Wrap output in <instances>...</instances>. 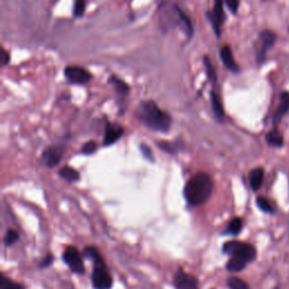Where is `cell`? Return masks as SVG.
Returning a JSON list of instances; mask_svg holds the SVG:
<instances>
[{
    "mask_svg": "<svg viewBox=\"0 0 289 289\" xmlns=\"http://www.w3.org/2000/svg\"><path fill=\"white\" fill-rule=\"evenodd\" d=\"M97 144L93 140L85 142L83 145V147H81V153L85 154V155H90V154H94L95 152L97 150Z\"/></svg>",
    "mask_w": 289,
    "mask_h": 289,
    "instance_id": "83f0119b",
    "label": "cell"
},
{
    "mask_svg": "<svg viewBox=\"0 0 289 289\" xmlns=\"http://www.w3.org/2000/svg\"><path fill=\"white\" fill-rule=\"evenodd\" d=\"M227 286L230 289H250L249 285L243 279L237 277H230L227 279Z\"/></svg>",
    "mask_w": 289,
    "mask_h": 289,
    "instance_id": "7402d4cb",
    "label": "cell"
},
{
    "mask_svg": "<svg viewBox=\"0 0 289 289\" xmlns=\"http://www.w3.org/2000/svg\"><path fill=\"white\" fill-rule=\"evenodd\" d=\"M158 147L161 148L162 150H165V152L170 153V154H174L176 148L174 147V145H172L171 142H166V141H163V142H158Z\"/></svg>",
    "mask_w": 289,
    "mask_h": 289,
    "instance_id": "4dcf8cb0",
    "label": "cell"
},
{
    "mask_svg": "<svg viewBox=\"0 0 289 289\" xmlns=\"http://www.w3.org/2000/svg\"><path fill=\"white\" fill-rule=\"evenodd\" d=\"M276 40H277V36H276V34L273 31L265 29V31L260 33L256 45V57L259 64H262L266 61L267 54H268L270 49H273Z\"/></svg>",
    "mask_w": 289,
    "mask_h": 289,
    "instance_id": "5b68a950",
    "label": "cell"
},
{
    "mask_svg": "<svg viewBox=\"0 0 289 289\" xmlns=\"http://www.w3.org/2000/svg\"><path fill=\"white\" fill-rule=\"evenodd\" d=\"M224 1L225 0H215L213 10L207 12V19L209 20L217 37H221L222 26L226 19L225 10H224Z\"/></svg>",
    "mask_w": 289,
    "mask_h": 289,
    "instance_id": "8992f818",
    "label": "cell"
},
{
    "mask_svg": "<svg viewBox=\"0 0 289 289\" xmlns=\"http://www.w3.org/2000/svg\"><path fill=\"white\" fill-rule=\"evenodd\" d=\"M109 84H111L115 88L116 92L122 95H128L130 92V86H129L126 81L122 80L121 78H119L118 76L111 75L109 78Z\"/></svg>",
    "mask_w": 289,
    "mask_h": 289,
    "instance_id": "2e32d148",
    "label": "cell"
},
{
    "mask_svg": "<svg viewBox=\"0 0 289 289\" xmlns=\"http://www.w3.org/2000/svg\"><path fill=\"white\" fill-rule=\"evenodd\" d=\"M214 182L211 176L205 172L197 173L190 179L184 187V198L191 206H201L213 193Z\"/></svg>",
    "mask_w": 289,
    "mask_h": 289,
    "instance_id": "7a4b0ae2",
    "label": "cell"
},
{
    "mask_svg": "<svg viewBox=\"0 0 289 289\" xmlns=\"http://www.w3.org/2000/svg\"><path fill=\"white\" fill-rule=\"evenodd\" d=\"M247 265L248 262L244 261L243 259L237 257H231L226 265V268L228 271H231V273H239V271L243 270Z\"/></svg>",
    "mask_w": 289,
    "mask_h": 289,
    "instance_id": "ac0fdd59",
    "label": "cell"
},
{
    "mask_svg": "<svg viewBox=\"0 0 289 289\" xmlns=\"http://www.w3.org/2000/svg\"><path fill=\"white\" fill-rule=\"evenodd\" d=\"M52 263H53V257L49 253L44 259H43L42 262L40 263V267L41 268H47V267H50Z\"/></svg>",
    "mask_w": 289,
    "mask_h": 289,
    "instance_id": "1f68e13d",
    "label": "cell"
},
{
    "mask_svg": "<svg viewBox=\"0 0 289 289\" xmlns=\"http://www.w3.org/2000/svg\"><path fill=\"white\" fill-rule=\"evenodd\" d=\"M257 205L259 208H260L262 211H265V213H274V208L273 206H271L270 202L266 199V198L263 197H258L257 198Z\"/></svg>",
    "mask_w": 289,
    "mask_h": 289,
    "instance_id": "484cf974",
    "label": "cell"
},
{
    "mask_svg": "<svg viewBox=\"0 0 289 289\" xmlns=\"http://www.w3.org/2000/svg\"><path fill=\"white\" fill-rule=\"evenodd\" d=\"M135 115L144 126L154 131L167 132L172 126V116L152 100L140 102Z\"/></svg>",
    "mask_w": 289,
    "mask_h": 289,
    "instance_id": "6da1fadb",
    "label": "cell"
},
{
    "mask_svg": "<svg viewBox=\"0 0 289 289\" xmlns=\"http://www.w3.org/2000/svg\"><path fill=\"white\" fill-rule=\"evenodd\" d=\"M62 259L72 273L77 275L85 274L84 260L83 258H81V254L76 248L69 247L68 249H66V251L62 254Z\"/></svg>",
    "mask_w": 289,
    "mask_h": 289,
    "instance_id": "52a82bcc",
    "label": "cell"
},
{
    "mask_svg": "<svg viewBox=\"0 0 289 289\" xmlns=\"http://www.w3.org/2000/svg\"><path fill=\"white\" fill-rule=\"evenodd\" d=\"M0 287H1V289H25L20 284L5 277V276H2L1 277V284H0Z\"/></svg>",
    "mask_w": 289,
    "mask_h": 289,
    "instance_id": "603a6c76",
    "label": "cell"
},
{
    "mask_svg": "<svg viewBox=\"0 0 289 289\" xmlns=\"http://www.w3.org/2000/svg\"><path fill=\"white\" fill-rule=\"evenodd\" d=\"M266 140L270 146H273V147H282L284 145V138L277 130L270 131L268 135L266 136Z\"/></svg>",
    "mask_w": 289,
    "mask_h": 289,
    "instance_id": "ffe728a7",
    "label": "cell"
},
{
    "mask_svg": "<svg viewBox=\"0 0 289 289\" xmlns=\"http://www.w3.org/2000/svg\"><path fill=\"white\" fill-rule=\"evenodd\" d=\"M223 252L231 257L243 259L248 263L253 261L257 257V251L251 244L242 243L239 241H230L223 245Z\"/></svg>",
    "mask_w": 289,
    "mask_h": 289,
    "instance_id": "277c9868",
    "label": "cell"
},
{
    "mask_svg": "<svg viewBox=\"0 0 289 289\" xmlns=\"http://www.w3.org/2000/svg\"><path fill=\"white\" fill-rule=\"evenodd\" d=\"M64 154L62 146H50L44 149L42 154V159L47 167H54L61 161Z\"/></svg>",
    "mask_w": 289,
    "mask_h": 289,
    "instance_id": "30bf717a",
    "label": "cell"
},
{
    "mask_svg": "<svg viewBox=\"0 0 289 289\" xmlns=\"http://www.w3.org/2000/svg\"><path fill=\"white\" fill-rule=\"evenodd\" d=\"M243 228V222L242 219L236 217V218H233L231 223L228 224V226L225 231V234H230V235H237L240 234L241 231H242Z\"/></svg>",
    "mask_w": 289,
    "mask_h": 289,
    "instance_id": "d6986e66",
    "label": "cell"
},
{
    "mask_svg": "<svg viewBox=\"0 0 289 289\" xmlns=\"http://www.w3.org/2000/svg\"><path fill=\"white\" fill-rule=\"evenodd\" d=\"M288 111H289V93L285 92L282 94V96H280V104L275 113L274 122L279 123L280 120L283 119V116L286 114Z\"/></svg>",
    "mask_w": 289,
    "mask_h": 289,
    "instance_id": "4fadbf2b",
    "label": "cell"
},
{
    "mask_svg": "<svg viewBox=\"0 0 289 289\" xmlns=\"http://www.w3.org/2000/svg\"><path fill=\"white\" fill-rule=\"evenodd\" d=\"M225 3L232 14H236L240 7V0H225Z\"/></svg>",
    "mask_w": 289,
    "mask_h": 289,
    "instance_id": "f546056e",
    "label": "cell"
},
{
    "mask_svg": "<svg viewBox=\"0 0 289 289\" xmlns=\"http://www.w3.org/2000/svg\"><path fill=\"white\" fill-rule=\"evenodd\" d=\"M173 284L175 289H200L199 282L195 276L187 274L182 269H179L175 274Z\"/></svg>",
    "mask_w": 289,
    "mask_h": 289,
    "instance_id": "9c48e42d",
    "label": "cell"
},
{
    "mask_svg": "<svg viewBox=\"0 0 289 289\" xmlns=\"http://www.w3.org/2000/svg\"><path fill=\"white\" fill-rule=\"evenodd\" d=\"M202 60H204V66L206 69L207 77H208V79L211 81V83H216V81H217V74H216L215 68L213 66V62H211L210 58L208 57V55H205Z\"/></svg>",
    "mask_w": 289,
    "mask_h": 289,
    "instance_id": "44dd1931",
    "label": "cell"
},
{
    "mask_svg": "<svg viewBox=\"0 0 289 289\" xmlns=\"http://www.w3.org/2000/svg\"><path fill=\"white\" fill-rule=\"evenodd\" d=\"M84 257L86 259H88V260H92L93 262H95L98 259H101L102 256L101 253L98 252V250L95 248V247H87L84 250Z\"/></svg>",
    "mask_w": 289,
    "mask_h": 289,
    "instance_id": "d4e9b609",
    "label": "cell"
},
{
    "mask_svg": "<svg viewBox=\"0 0 289 289\" xmlns=\"http://www.w3.org/2000/svg\"><path fill=\"white\" fill-rule=\"evenodd\" d=\"M140 152H141L142 155H144V157L146 159H148V161H150V162H154L153 152H152V149H150L147 145L141 144L140 145Z\"/></svg>",
    "mask_w": 289,
    "mask_h": 289,
    "instance_id": "f1b7e54d",
    "label": "cell"
},
{
    "mask_svg": "<svg viewBox=\"0 0 289 289\" xmlns=\"http://www.w3.org/2000/svg\"><path fill=\"white\" fill-rule=\"evenodd\" d=\"M64 77L70 84L85 85L92 79V74L85 68L79 66H68L64 68Z\"/></svg>",
    "mask_w": 289,
    "mask_h": 289,
    "instance_id": "ba28073f",
    "label": "cell"
},
{
    "mask_svg": "<svg viewBox=\"0 0 289 289\" xmlns=\"http://www.w3.org/2000/svg\"><path fill=\"white\" fill-rule=\"evenodd\" d=\"M92 284L95 289H111L112 285H113V278H112L103 258L94 262Z\"/></svg>",
    "mask_w": 289,
    "mask_h": 289,
    "instance_id": "3957f363",
    "label": "cell"
},
{
    "mask_svg": "<svg viewBox=\"0 0 289 289\" xmlns=\"http://www.w3.org/2000/svg\"><path fill=\"white\" fill-rule=\"evenodd\" d=\"M219 54H221V59L224 63V66H225L228 70L234 72V74H237V72L240 71V67L235 61L234 55H233L232 49L230 46L224 45L221 49V52H219Z\"/></svg>",
    "mask_w": 289,
    "mask_h": 289,
    "instance_id": "7c38bea8",
    "label": "cell"
},
{
    "mask_svg": "<svg viewBox=\"0 0 289 289\" xmlns=\"http://www.w3.org/2000/svg\"><path fill=\"white\" fill-rule=\"evenodd\" d=\"M19 239V235L18 233L12 231V230H8L6 233V236H5V244L6 247H10V245L15 244L17 241Z\"/></svg>",
    "mask_w": 289,
    "mask_h": 289,
    "instance_id": "4316f807",
    "label": "cell"
},
{
    "mask_svg": "<svg viewBox=\"0 0 289 289\" xmlns=\"http://www.w3.org/2000/svg\"><path fill=\"white\" fill-rule=\"evenodd\" d=\"M85 9H86V0H75L74 10H72L74 17L79 18V17L85 14Z\"/></svg>",
    "mask_w": 289,
    "mask_h": 289,
    "instance_id": "cb8c5ba5",
    "label": "cell"
},
{
    "mask_svg": "<svg viewBox=\"0 0 289 289\" xmlns=\"http://www.w3.org/2000/svg\"><path fill=\"white\" fill-rule=\"evenodd\" d=\"M9 60H10V53H8L6 50L2 49V58H1L2 66H6V64L9 63Z\"/></svg>",
    "mask_w": 289,
    "mask_h": 289,
    "instance_id": "d6a6232c",
    "label": "cell"
},
{
    "mask_svg": "<svg viewBox=\"0 0 289 289\" xmlns=\"http://www.w3.org/2000/svg\"><path fill=\"white\" fill-rule=\"evenodd\" d=\"M60 178L66 180L67 182H77L80 179L79 173L70 166H64L59 171Z\"/></svg>",
    "mask_w": 289,
    "mask_h": 289,
    "instance_id": "e0dca14e",
    "label": "cell"
},
{
    "mask_svg": "<svg viewBox=\"0 0 289 289\" xmlns=\"http://www.w3.org/2000/svg\"><path fill=\"white\" fill-rule=\"evenodd\" d=\"M123 128L120 124L116 123H107L105 128L104 139H103V145L110 146L118 141L123 135Z\"/></svg>",
    "mask_w": 289,
    "mask_h": 289,
    "instance_id": "8fae6325",
    "label": "cell"
},
{
    "mask_svg": "<svg viewBox=\"0 0 289 289\" xmlns=\"http://www.w3.org/2000/svg\"><path fill=\"white\" fill-rule=\"evenodd\" d=\"M210 100H211V106H213L215 116L222 121V120L224 119V116H225V112H224L221 97L218 96V94L216 93L215 90H211L210 92Z\"/></svg>",
    "mask_w": 289,
    "mask_h": 289,
    "instance_id": "9a60e30c",
    "label": "cell"
},
{
    "mask_svg": "<svg viewBox=\"0 0 289 289\" xmlns=\"http://www.w3.org/2000/svg\"><path fill=\"white\" fill-rule=\"evenodd\" d=\"M263 176H265V172H263V170L260 167L254 168V170L250 172L249 174L250 187H251V189L254 190V191H258V190L261 188L263 182Z\"/></svg>",
    "mask_w": 289,
    "mask_h": 289,
    "instance_id": "5bb4252c",
    "label": "cell"
}]
</instances>
